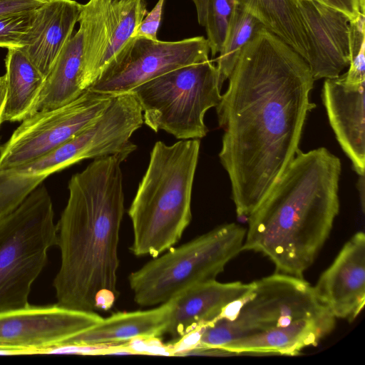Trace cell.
Listing matches in <instances>:
<instances>
[{"instance_id": "6da1fadb", "label": "cell", "mask_w": 365, "mask_h": 365, "mask_svg": "<svg viewBox=\"0 0 365 365\" xmlns=\"http://www.w3.org/2000/svg\"><path fill=\"white\" fill-rule=\"evenodd\" d=\"M217 110L220 163L238 217L266 197L299 150L313 78L307 61L263 27L242 50Z\"/></svg>"}, {"instance_id": "7a4b0ae2", "label": "cell", "mask_w": 365, "mask_h": 365, "mask_svg": "<svg viewBox=\"0 0 365 365\" xmlns=\"http://www.w3.org/2000/svg\"><path fill=\"white\" fill-rule=\"evenodd\" d=\"M94 159L72 175L58 226L61 265L53 282L57 304L85 312L110 309L119 293L118 247L124 213L121 163Z\"/></svg>"}, {"instance_id": "3957f363", "label": "cell", "mask_w": 365, "mask_h": 365, "mask_svg": "<svg viewBox=\"0 0 365 365\" xmlns=\"http://www.w3.org/2000/svg\"><path fill=\"white\" fill-rule=\"evenodd\" d=\"M340 159L322 147L299 149L247 217L242 251L263 254L277 272L303 277L339 212Z\"/></svg>"}, {"instance_id": "277c9868", "label": "cell", "mask_w": 365, "mask_h": 365, "mask_svg": "<svg viewBox=\"0 0 365 365\" xmlns=\"http://www.w3.org/2000/svg\"><path fill=\"white\" fill-rule=\"evenodd\" d=\"M336 319L303 277L277 272L252 282L244 296L191 333L190 349L296 356L329 335Z\"/></svg>"}, {"instance_id": "5b68a950", "label": "cell", "mask_w": 365, "mask_h": 365, "mask_svg": "<svg viewBox=\"0 0 365 365\" xmlns=\"http://www.w3.org/2000/svg\"><path fill=\"white\" fill-rule=\"evenodd\" d=\"M200 141L155 143L128 210L133 231L130 252L155 257L174 247L192 220L191 197Z\"/></svg>"}, {"instance_id": "8992f818", "label": "cell", "mask_w": 365, "mask_h": 365, "mask_svg": "<svg viewBox=\"0 0 365 365\" xmlns=\"http://www.w3.org/2000/svg\"><path fill=\"white\" fill-rule=\"evenodd\" d=\"M245 234L238 224H224L153 257L128 277L135 302L161 304L192 286L216 279L242 251Z\"/></svg>"}, {"instance_id": "52a82bcc", "label": "cell", "mask_w": 365, "mask_h": 365, "mask_svg": "<svg viewBox=\"0 0 365 365\" xmlns=\"http://www.w3.org/2000/svg\"><path fill=\"white\" fill-rule=\"evenodd\" d=\"M57 237L51 197L43 183L0 219V312L29 304L31 286Z\"/></svg>"}, {"instance_id": "ba28073f", "label": "cell", "mask_w": 365, "mask_h": 365, "mask_svg": "<svg viewBox=\"0 0 365 365\" xmlns=\"http://www.w3.org/2000/svg\"><path fill=\"white\" fill-rule=\"evenodd\" d=\"M221 85L212 60L185 66L135 87L143 123L180 140L200 139L208 129L205 113L220 101Z\"/></svg>"}, {"instance_id": "9c48e42d", "label": "cell", "mask_w": 365, "mask_h": 365, "mask_svg": "<svg viewBox=\"0 0 365 365\" xmlns=\"http://www.w3.org/2000/svg\"><path fill=\"white\" fill-rule=\"evenodd\" d=\"M210 52L204 36L163 41L133 36L88 89L110 96L128 93L167 72L207 61Z\"/></svg>"}, {"instance_id": "30bf717a", "label": "cell", "mask_w": 365, "mask_h": 365, "mask_svg": "<svg viewBox=\"0 0 365 365\" xmlns=\"http://www.w3.org/2000/svg\"><path fill=\"white\" fill-rule=\"evenodd\" d=\"M114 96L87 89L68 104L36 112L0 146V168L20 165L65 143L101 115Z\"/></svg>"}, {"instance_id": "8fae6325", "label": "cell", "mask_w": 365, "mask_h": 365, "mask_svg": "<svg viewBox=\"0 0 365 365\" xmlns=\"http://www.w3.org/2000/svg\"><path fill=\"white\" fill-rule=\"evenodd\" d=\"M148 14L145 0H89L78 18L83 35L81 88H90Z\"/></svg>"}, {"instance_id": "7c38bea8", "label": "cell", "mask_w": 365, "mask_h": 365, "mask_svg": "<svg viewBox=\"0 0 365 365\" xmlns=\"http://www.w3.org/2000/svg\"><path fill=\"white\" fill-rule=\"evenodd\" d=\"M96 312L66 308L58 304L32 306L0 312V347L36 354L44 349L97 324Z\"/></svg>"}, {"instance_id": "4fadbf2b", "label": "cell", "mask_w": 365, "mask_h": 365, "mask_svg": "<svg viewBox=\"0 0 365 365\" xmlns=\"http://www.w3.org/2000/svg\"><path fill=\"white\" fill-rule=\"evenodd\" d=\"M297 1L307 32V63L314 80L339 76L350 62V18L317 0Z\"/></svg>"}, {"instance_id": "5bb4252c", "label": "cell", "mask_w": 365, "mask_h": 365, "mask_svg": "<svg viewBox=\"0 0 365 365\" xmlns=\"http://www.w3.org/2000/svg\"><path fill=\"white\" fill-rule=\"evenodd\" d=\"M316 297L336 319L353 322L365 305V234L355 233L313 286Z\"/></svg>"}, {"instance_id": "9a60e30c", "label": "cell", "mask_w": 365, "mask_h": 365, "mask_svg": "<svg viewBox=\"0 0 365 365\" xmlns=\"http://www.w3.org/2000/svg\"><path fill=\"white\" fill-rule=\"evenodd\" d=\"M365 82L351 83L343 75L327 78L322 98L330 125L355 172L364 176Z\"/></svg>"}, {"instance_id": "2e32d148", "label": "cell", "mask_w": 365, "mask_h": 365, "mask_svg": "<svg viewBox=\"0 0 365 365\" xmlns=\"http://www.w3.org/2000/svg\"><path fill=\"white\" fill-rule=\"evenodd\" d=\"M252 287V282L222 283L216 279L192 286L168 300L165 334L179 341L218 317L231 303Z\"/></svg>"}, {"instance_id": "e0dca14e", "label": "cell", "mask_w": 365, "mask_h": 365, "mask_svg": "<svg viewBox=\"0 0 365 365\" xmlns=\"http://www.w3.org/2000/svg\"><path fill=\"white\" fill-rule=\"evenodd\" d=\"M81 4L75 0H46L34 9L21 49L46 78L73 34Z\"/></svg>"}, {"instance_id": "ac0fdd59", "label": "cell", "mask_w": 365, "mask_h": 365, "mask_svg": "<svg viewBox=\"0 0 365 365\" xmlns=\"http://www.w3.org/2000/svg\"><path fill=\"white\" fill-rule=\"evenodd\" d=\"M169 312L168 301L157 308L116 312L60 344L123 345L156 339L165 335Z\"/></svg>"}, {"instance_id": "d6986e66", "label": "cell", "mask_w": 365, "mask_h": 365, "mask_svg": "<svg viewBox=\"0 0 365 365\" xmlns=\"http://www.w3.org/2000/svg\"><path fill=\"white\" fill-rule=\"evenodd\" d=\"M83 67V35L80 29L66 41L44 84L34 113L53 109L74 101L85 91L81 88Z\"/></svg>"}, {"instance_id": "ffe728a7", "label": "cell", "mask_w": 365, "mask_h": 365, "mask_svg": "<svg viewBox=\"0 0 365 365\" xmlns=\"http://www.w3.org/2000/svg\"><path fill=\"white\" fill-rule=\"evenodd\" d=\"M5 67L6 94L2 123L21 122L34 113L46 78L18 48L8 49Z\"/></svg>"}, {"instance_id": "44dd1931", "label": "cell", "mask_w": 365, "mask_h": 365, "mask_svg": "<svg viewBox=\"0 0 365 365\" xmlns=\"http://www.w3.org/2000/svg\"><path fill=\"white\" fill-rule=\"evenodd\" d=\"M307 61L309 44L297 0H235Z\"/></svg>"}, {"instance_id": "7402d4cb", "label": "cell", "mask_w": 365, "mask_h": 365, "mask_svg": "<svg viewBox=\"0 0 365 365\" xmlns=\"http://www.w3.org/2000/svg\"><path fill=\"white\" fill-rule=\"evenodd\" d=\"M263 27L262 23L247 9L236 4L224 43L213 61L216 62L221 86L230 76L243 48Z\"/></svg>"}, {"instance_id": "603a6c76", "label": "cell", "mask_w": 365, "mask_h": 365, "mask_svg": "<svg viewBox=\"0 0 365 365\" xmlns=\"http://www.w3.org/2000/svg\"><path fill=\"white\" fill-rule=\"evenodd\" d=\"M237 4L235 0H210L205 26L212 57L219 53Z\"/></svg>"}, {"instance_id": "cb8c5ba5", "label": "cell", "mask_w": 365, "mask_h": 365, "mask_svg": "<svg viewBox=\"0 0 365 365\" xmlns=\"http://www.w3.org/2000/svg\"><path fill=\"white\" fill-rule=\"evenodd\" d=\"M34 12V9L0 16V48L21 47L31 26Z\"/></svg>"}, {"instance_id": "d4e9b609", "label": "cell", "mask_w": 365, "mask_h": 365, "mask_svg": "<svg viewBox=\"0 0 365 365\" xmlns=\"http://www.w3.org/2000/svg\"><path fill=\"white\" fill-rule=\"evenodd\" d=\"M165 1L158 0L154 8L148 12L134 36H143L153 40L158 39L157 34L162 19Z\"/></svg>"}, {"instance_id": "484cf974", "label": "cell", "mask_w": 365, "mask_h": 365, "mask_svg": "<svg viewBox=\"0 0 365 365\" xmlns=\"http://www.w3.org/2000/svg\"><path fill=\"white\" fill-rule=\"evenodd\" d=\"M346 14L351 20L364 14L365 0H317Z\"/></svg>"}, {"instance_id": "4316f807", "label": "cell", "mask_w": 365, "mask_h": 365, "mask_svg": "<svg viewBox=\"0 0 365 365\" xmlns=\"http://www.w3.org/2000/svg\"><path fill=\"white\" fill-rule=\"evenodd\" d=\"M46 0H0V16L34 10Z\"/></svg>"}, {"instance_id": "83f0119b", "label": "cell", "mask_w": 365, "mask_h": 365, "mask_svg": "<svg viewBox=\"0 0 365 365\" xmlns=\"http://www.w3.org/2000/svg\"><path fill=\"white\" fill-rule=\"evenodd\" d=\"M197 11V21L200 26H205L210 0H192Z\"/></svg>"}, {"instance_id": "f1b7e54d", "label": "cell", "mask_w": 365, "mask_h": 365, "mask_svg": "<svg viewBox=\"0 0 365 365\" xmlns=\"http://www.w3.org/2000/svg\"><path fill=\"white\" fill-rule=\"evenodd\" d=\"M6 94V84L5 75L0 76V125L2 123V113Z\"/></svg>"}]
</instances>
